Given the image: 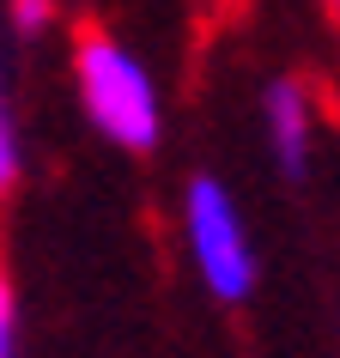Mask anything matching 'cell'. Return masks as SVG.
Wrapping results in <instances>:
<instances>
[{
    "mask_svg": "<svg viewBox=\"0 0 340 358\" xmlns=\"http://www.w3.org/2000/svg\"><path fill=\"white\" fill-rule=\"evenodd\" d=\"M73 79H79V103L92 115V128L122 152H152L164 134V103L152 85V67L134 49H122L104 31H85L73 49Z\"/></svg>",
    "mask_w": 340,
    "mask_h": 358,
    "instance_id": "cell-1",
    "label": "cell"
},
{
    "mask_svg": "<svg viewBox=\"0 0 340 358\" xmlns=\"http://www.w3.org/2000/svg\"><path fill=\"white\" fill-rule=\"evenodd\" d=\"M183 237H189V262L219 303H249L255 292V243L231 189L219 176H194L183 189Z\"/></svg>",
    "mask_w": 340,
    "mask_h": 358,
    "instance_id": "cell-2",
    "label": "cell"
},
{
    "mask_svg": "<svg viewBox=\"0 0 340 358\" xmlns=\"http://www.w3.org/2000/svg\"><path fill=\"white\" fill-rule=\"evenodd\" d=\"M262 128H267V152H274V164L304 182V170H310V146H316V115H310V97H304L298 79H274L262 92Z\"/></svg>",
    "mask_w": 340,
    "mask_h": 358,
    "instance_id": "cell-3",
    "label": "cell"
},
{
    "mask_svg": "<svg viewBox=\"0 0 340 358\" xmlns=\"http://www.w3.org/2000/svg\"><path fill=\"white\" fill-rule=\"evenodd\" d=\"M6 24L19 37H43L55 24V0H6Z\"/></svg>",
    "mask_w": 340,
    "mask_h": 358,
    "instance_id": "cell-4",
    "label": "cell"
},
{
    "mask_svg": "<svg viewBox=\"0 0 340 358\" xmlns=\"http://www.w3.org/2000/svg\"><path fill=\"white\" fill-rule=\"evenodd\" d=\"M19 182V134H13V110H6V92H0V194Z\"/></svg>",
    "mask_w": 340,
    "mask_h": 358,
    "instance_id": "cell-5",
    "label": "cell"
},
{
    "mask_svg": "<svg viewBox=\"0 0 340 358\" xmlns=\"http://www.w3.org/2000/svg\"><path fill=\"white\" fill-rule=\"evenodd\" d=\"M13 352H19V292L0 267V358H13Z\"/></svg>",
    "mask_w": 340,
    "mask_h": 358,
    "instance_id": "cell-6",
    "label": "cell"
},
{
    "mask_svg": "<svg viewBox=\"0 0 340 358\" xmlns=\"http://www.w3.org/2000/svg\"><path fill=\"white\" fill-rule=\"evenodd\" d=\"M334 6H340V0H334Z\"/></svg>",
    "mask_w": 340,
    "mask_h": 358,
    "instance_id": "cell-7",
    "label": "cell"
}]
</instances>
